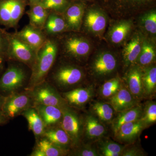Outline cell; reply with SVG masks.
Here are the masks:
<instances>
[{
  "mask_svg": "<svg viewBox=\"0 0 156 156\" xmlns=\"http://www.w3.org/2000/svg\"><path fill=\"white\" fill-rule=\"evenodd\" d=\"M58 42L53 37H48L46 41L37 51L34 64L31 69V74L24 90L32 88L45 80L55 64L58 53Z\"/></svg>",
  "mask_w": 156,
  "mask_h": 156,
  "instance_id": "6da1fadb",
  "label": "cell"
},
{
  "mask_svg": "<svg viewBox=\"0 0 156 156\" xmlns=\"http://www.w3.org/2000/svg\"><path fill=\"white\" fill-rule=\"evenodd\" d=\"M9 66L0 77V94L8 95L20 92L28 83L31 71L25 65L15 61H8Z\"/></svg>",
  "mask_w": 156,
  "mask_h": 156,
  "instance_id": "7a4b0ae2",
  "label": "cell"
},
{
  "mask_svg": "<svg viewBox=\"0 0 156 156\" xmlns=\"http://www.w3.org/2000/svg\"><path fill=\"white\" fill-rule=\"evenodd\" d=\"M83 77V73L80 67L74 65L63 64L52 68L46 80L57 89L71 90L80 83Z\"/></svg>",
  "mask_w": 156,
  "mask_h": 156,
  "instance_id": "3957f363",
  "label": "cell"
},
{
  "mask_svg": "<svg viewBox=\"0 0 156 156\" xmlns=\"http://www.w3.org/2000/svg\"><path fill=\"white\" fill-rule=\"evenodd\" d=\"M6 36L8 47L6 60L21 62L31 69L36 59L37 50L20 38L15 33L7 31Z\"/></svg>",
  "mask_w": 156,
  "mask_h": 156,
  "instance_id": "277c9868",
  "label": "cell"
},
{
  "mask_svg": "<svg viewBox=\"0 0 156 156\" xmlns=\"http://www.w3.org/2000/svg\"><path fill=\"white\" fill-rule=\"evenodd\" d=\"M24 91L32 98L34 104L52 105L61 109L68 105L58 89L47 80Z\"/></svg>",
  "mask_w": 156,
  "mask_h": 156,
  "instance_id": "5b68a950",
  "label": "cell"
},
{
  "mask_svg": "<svg viewBox=\"0 0 156 156\" xmlns=\"http://www.w3.org/2000/svg\"><path fill=\"white\" fill-rule=\"evenodd\" d=\"M27 5L29 0H0V25L16 29Z\"/></svg>",
  "mask_w": 156,
  "mask_h": 156,
  "instance_id": "8992f818",
  "label": "cell"
},
{
  "mask_svg": "<svg viewBox=\"0 0 156 156\" xmlns=\"http://www.w3.org/2000/svg\"><path fill=\"white\" fill-rule=\"evenodd\" d=\"M61 110L62 119L60 126L69 136L73 149L80 144L83 134V122L78 113L68 105Z\"/></svg>",
  "mask_w": 156,
  "mask_h": 156,
  "instance_id": "52a82bcc",
  "label": "cell"
},
{
  "mask_svg": "<svg viewBox=\"0 0 156 156\" xmlns=\"http://www.w3.org/2000/svg\"><path fill=\"white\" fill-rule=\"evenodd\" d=\"M34 105L33 100L25 91L16 92L5 96L1 110L10 120L20 115L24 111Z\"/></svg>",
  "mask_w": 156,
  "mask_h": 156,
  "instance_id": "ba28073f",
  "label": "cell"
},
{
  "mask_svg": "<svg viewBox=\"0 0 156 156\" xmlns=\"http://www.w3.org/2000/svg\"><path fill=\"white\" fill-rule=\"evenodd\" d=\"M145 128V125L140 119L125 123L115 133V137L120 142L131 143L137 139Z\"/></svg>",
  "mask_w": 156,
  "mask_h": 156,
  "instance_id": "9c48e42d",
  "label": "cell"
},
{
  "mask_svg": "<svg viewBox=\"0 0 156 156\" xmlns=\"http://www.w3.org/2000/svg\"><path fill=\"white\" fill-rule=\"evenodd\" d=\"M15 34L32 48L37 50L48 38L42 30L34 27L29 24L21 30L15 32Z\"/></svg>",
  "mask_w": 156,
  "mask_h": 156,
  "instance_id": "30bf717a",
  "label": "cell"
},
{
  "mask_svg": "<svg viewBox=\"0 0 156 156\" xmlns=\"http://www.w3.org/2000/svg\"><path fill=\"white\" fill-rule=\"evenodd\" d=\"M138 100L136 99L127 89L126 86L121 85L118 92L109 98L108 103L117 112L124 111L137 105Z\"/></svg>",
  "mask_w": 156,
  "mask_h": 156,
  "instance_id": "8fae6325",
  "label": "cell"
},
{
  "mask_svg": "<svg viewBox=\"0 0 156 156\" xmlns=\"http://www.w3.org/2000/svg\"><path fill=\"white\" fill-rule=\"evenodd\" d=\"M101 5L115 10H137L152 5L155 0H97Z\"/></svg>",
  "mask_w": 156,
  "mask_h": 156,
  "instance_id": "7c38bea8",
  "label": "cell"
},
{
  "mask_svg": "<svg viewBox=\"0 0 156 156\" xmlns=\"http://www.w3.org/2000/svg\"><path fill=\"white\" fill-rule=\"evenodd\" d=\"M64 51L70 57L79 59L87 55L90 50L89 43L82 38L73 36L63 42Z\"/></svg>",
  "mask_w": 156,
  "mask_h": 156,
  "instance_id": "4fadbf2b",
  "label": "cell"
},
{
  "mask_svg": "<svg viewBox=\"0 0 156 156\" xmlns=\"http://www.w3.org/2000/svg\"><path fill=\"white\" fill-rule=\"evenodd\" d=\"M43 120L45 128L60 126L62 119L61 109L57 107L41 104H34Z\"/></svg>",
  "mask_w": 156,
  "mask_h": 156,
  "instance_id": "5bb4252c",
  "label": "cell"
},
{
  "mask_svg": "<svg viewBox=\"0 0 156 156\" xmlns=\"http://www.w3.org/2000/svg\"><path fill=\"white\" fill-rule=\"evenodd\" d=\"M61 95L69 106L79 108L83 106L91 99L92 91L90 88L80 87L62 92Z\"/></svg>",
  "mask_w": 156,
  "mask_h": 156,
  "instance_id": "9a60e30c",
  "label": "cell"
},
{
  "mask_svg": "<svg viewBox=\"0 0 156 156\" xmlns=\"http://www.w3.org/2000/svg\"><path fill=\"white\" fill-rule=\"evenodd\" d=\"M85 7V5L82 2H71L63 13L67 29L79 30L80 28Z\"/></svg>",
  "mask_w": 156,
  "mask_h": 156,
  "instance_id": "2e32d148",
  "label": "cell"
},
{
  "mask_svg": "<svg viewBox=\"0 0 156 156\" xmlns=\"http://www.w3.org/2000/svg\"><path fill=\"white\" fill-rule=\"evenodd\" d=\"M43 136L56 146L69 152L72 149L69 136L60 126L46 128Z\"/></svg>",
  "mask_w": 156,
  "mask_h": 156,
  "instance_id": "e0dca14e",
  "label": "cell"
},
{
  "mask_svg": "<svg viewBox=\"0 0 156 156\" xmlns=\"http://www.w3.org/2000/svg\"><path fill=\"white\" fill-rule=\"evenodd\" d=\"M142 77V71L137 66L131 68L126 76V87L137 100L144 96Z\"/></svg>",
  "mask_w": 156,
  "mask_h": 156,
  "instance_id": "ac0fdd59",
  "label": "cell"
},
{
  "mask_svg": "<svg viewBox=\"0 0 156 156\" xmlns=\"http://www.w3.org/2000/svg\"><path fill=\"white\" fill-rule=\"evenodd\" d=\"M69 152L53 144L46 137L42 136L36 140V144L30 156H64Z\"/></svg>",
  "mask_w": 156,
  "mask_h": 156,
  "instance_id": "d6986e66",
  "label": "cell"
},
{
  "mask_svg": "<svg viewBox=\"0 0 156 156\" xmlns=\"http://www.w3.org/2000/svg\"><path fill=\"white\" fill-rule=\"evenodd\" d=\"M20 115L27 120L29 130L32 131L36 140L43 136L46 128L43 120L34 107H31L24 111Z\"/></svg>",
  "mask_w": 156,
  "mask_h": 156,
  "instance_id": "ffe728a7",
  "label": "cell"
},
{
  "mask_svg": "<svg viewBox=\"0 0 156 156\" xmlns=\"http://www.w3.org/2000/svg\"><path fill=\"white\" fill-rule=\"evenodd\" d=\"M106 129L95 115H89L83 122V133L90 140L99 139L105 134Z\"/></svg>",
  "mask_w": 156,
  "mask_h": 156,
  "instance_id": "44dd1931",
  "label": "cell"
},
{
  "mask_svg": "<svg viewBox=\"0 0 156 156\" xmlns=\"http://www.w3.org/2000/svg\"><path fill=\"white\" fill-rule=\"evenodd\" d=\"M61 14L50 12L46 20L43 31L48 37H53L67 29L64 17Z\"/></svg>",
  "mask_w": 156,
  "mask_h": 156,
  "instance_id": "7402d4cb",
  "label": "cell"
},
{
  "mask_svg": "<svg viewBox=\"0 0 156 156\" xmlns=\"http://www.w3.org/2000/svg\"><path fill=\"white\" fill-rule=\"evenodd\" d=\"M142 107L139 105L124 111L119 114L112 121V128L114 134L122 125L140 119L143 113Z\"/></svg>",
  "mask_w": 156,
  "mask_h": 156,
  "instance_id": "603a6c76",
  "label": "cell"
},
{
  "mask_svg": "<svg viewBox=\"0 0 156 156\" xmlns=\"http://www.w3.org/2000/svg\"><path fill=\"white\" fill-rule=\"evenodd\" d=\"M29 10L26 11L29 18V24L43 30L50 11L45 9L41 3L30 5Z\"/></svg>",
  "mask_w": 156,
  "mask_h": 156,
  "instance_id": "cb8c5ba5",
  "label": "cell"
},
{
  "mask_svg": "<svg viewBox=\"0 0 156 156\" xmlns=\"http://www.w3.org/2000/svg\"><path fill=\"white\" fill-rule=\"evenodd\" d=\"M117 65V61L111 53H102L95 59L93 68L98 75H105L114 70Z\"/></svg>",
  "mask_w": 156,
  "mask_h": 156,
  "instance_id": "d4e9b609",
  "label": "cell"
},
{
  "mask_svg": "<svg viewBox=\"0 0 156 156\" xmlns=\"http://www.w3.org/2000/svg\"><path fill=\"white\" fill-rule=\"evenodd\" d=\"M85 22L89 29L95 33L102 31L106 24V18L103 13L95 9H91L87 12Z\"/></svg>",
  "mask_w": 156,
  "mask_h": 156,
  "instance_id": "484cf974",
  "label": "cell"
},
{
  "mask_svg": "<svg viewBox=\"0 0 156 156\" xmlns=\"http://www.w3.org/2000/svg\"><path fill=\"white\" fill-rule=\"evenodd\" d=\"M142 45L140 39L135 37L126 46L123 52V59L126 66L134 63L141 52Z\"/></svg>",
  "mask_w": 156,
  "mask_h": 156,
  "instance_id": "4316f807",
  "label": "cell"
},
{
  "mask_svg": "<svg viewBox=\"0 0 156 156\" xmlns=\"http://www.w3.org/2000/svg\"><path fill=\"white\" fill-rule=\"evenodd\" d=\"M142 83L144 96L151 97L156 90V68L152 66L142 71Z\"/></svg>",
  "mask_w": 156,
  "mask_h": 156,
  "instance_id": "83f0119b",
  "label": "cell"
},
{
  "mask_svg": "<svg viewBox=\"0 0 156 156\" xmlns=\"http://www.w3.org/2000/svg\"><path fill=\"white\" fill-rule=\"evenodd\" d=\"M92 108L95 115L102 122L110 123L113 119L115 111L108 103L95 101Z\"/></svg>",
  "mask_w": 156,
  "mask_h": 156,
  "instance_id": "f1b7e54d",
  "label": "cell"
},
{
  "mask_svg": "<svg viewBox=\"0 0 156 156\" xmlns=\"http://www.w3.org/2000/svg\"><path fill=\"white\" fill-rule=\"evenodd\" d=\"M131 29V24L128 22H122L117 24L111 33V40L114 44L121 43L127 35Z\"/></svg>",
  "mask_w": 156,
  "mask_h": 156,
  "instance_id": "f546056e",
  "label": "cell"
},
{
  "mask_svg": "<svg viewBox=\"0 0 156 156\" xmlns=\"http://www.w3.org/2000/svg\"><path fill=\"white\" fill-rule=\"evenodd\" d=\"M146 127L154 124L156 122V104L155 101H148L143 110L140 119Z\"/></svg>",
  "mask_w": 156,
  "mask_h": 156,
  "instance_id": "4dcf8cb0",
  "label": "cell"
},
{
  "mask_svg": "<svg viewBox=\"0 0 156 156\" xmlns=\"http://www.w3.org/2000/svg\"><path fill=\"white\" fill-rule=\"evenodd\" d=\"M42 5L50 11L63 14L70 4L69 0H42Z\"/></svg>",
  "mask_w": 156,
  "mask_h": 156,
  "instance_id": "1f68e13d",
  "label": "cell"
},
{
  "mask_svg": "<svg viewBox=\"0 0 156 156\" xmlns=\"http://www.w3.org/2000/svg\"><path fill=\"white\" fill-rule=\"evenodd\" d=\"M155 57V52L151 45L144 42L142 45L141 52L138 57L140 64L146 66L151 64Z\"/></svg>",
  "mask_w": 156,
  "mask_h": 156,
  "instance_id": "d6a6232c",
  "label": "cell"
},
{
  "mask_svg": "<svg viewBox=\"0 0 156 156\" xmlns=\"http://www.w3.org/2000/svg\"><path fill=\"white\" fill-rule=\"evenodd\" d=\"M121 82L118 78H114L107 81L103 84L100 89L101 96L109 98L114 95L121 87Z\"/></svg>",
  "mask_w": 156,
  "mask_h": 156,
  "instance_id": "836d02e7",
  "label": "cell"
},
{
  "mask_svg": "<svg viewBox=\"0 0 156 156\" xmlns=\"http://www.w3.org/2000/svg\"><path fill=\"white\" fill-rule=\"evenodd\" d=\"M72 153L70 152V155L76 156H100L99 151L94 147L91 145L78 146L73 149Z\"/></svg>",
  "mask_w": 156,
  "mask_h": 156,
  "instance_id": "e575fe53",
  "label": "cell"
},
{
  "mask_svg": "<svg viewBox=\"0 0 156 156\" xmlns=\"http://www.w3.org/2000/svg\"><path fill=\"white\" fill-rule=\"evenodd\" d=\"M144 27L147 31L153 34L156 33V13L155 11H151L144 18Z\"/></svg>",
  "mask_w": 156,
  "mask_h": 156,
  "instance_id": "d590c367",
  "label": "cell"
},
{
  "mask_svg": "<svg viewBox=\"0 0 156 156\" xmlns=\"http://www.w3.org/2000/svg\"><path fill=\"white\" fill-rule=\"evenodd\" d=\"M126 147V146L121 145L117 143L109 141V140L101 141L99 143V146L100 150H105L121 154H122L123 150Z\"/></svg>",
  "mask_w": 156,
  "mask_h": 156,
  "instance_id": "8d00e7d4",
  "label": "cell"
},
{
  "mask_svg": "<svg viewBox=\"0 0 156 156\" xmlns=\"http://www.w3.org/2000/svg\"><path fill=\"white\" fill-rule=\"evenodd\" d=\"M6 33L7 31L5 30L0 28V56L5 58L8 47Z\"/></svg>",
  "mask_w": 156,
  "mask_h": 156,
  "instance_id": "74e56055",
  "label": "cell"
},
{
  "mask_svg": "<svg viewBox=\"0 0 156 156\" xmlns=\"http://www.w3.org/2000/svg\"><path fill=\"white\" fill-rule=\"evenodd\" d=\"M144 155L142 151L137 147L125 148L122 154L123 156H140Z\"/></svg>",
  "mask_w": 156,
  "mask_h": 156,
  "instance_id": "f35d334b",
  "label": "cell"
},
{
  "mask_svg": "<svg viewBox=\"0 0 156 156\" xmlns=\"http://www.w3.org/2000/svg\"><path fill=\"white\" fill-rule=\"evenodd\" d=\"M100 151V154L103 156H120L122 155V154L119 153L113 152L105 150H101Z\"/></svg>",
  "mask_w": 156,
  "mask_h": 156,
  "instance_id": "ab89813d",
  "label": "cell"
},
{
  "mask_svg": "<svg viewBox=\"0 0 156 156\" xmlns=\"http://www.w3.org/2000/svg\"><path fill=\"white\" fill-rule=\"evenodd\" d=\"M9 119L3 114L2 111L0 109V126L5 125L8 122Z\"/></svg>",
  "mask_w": 156,
  "mask_h": 156,
  "instance_id": "60d3db41",
  "label": "cell"
},
{
  "mask_svg": "<svg viewBox=\"0 0 156 156\" xmlns=\"http://www.w3.org/2000/svg\"><path fill=\"white\" fill-rule=\"evenodd\" d=\"M6 61L5 58L0 56V74L2 72L5 66V62Z\"/></svg>",
  "mask_w": 156,
  "mask_h": 156,
  "instance_id": "b9f144b4",
  "label": "cell"
},
{
  "mask_svg": "<svg viewBox=\"0 0 156 156\" xmlns=\"http://www.w3.org/2000/svg\"><path fill=\"white\" fill-rule=\"evenodd\" d=\"M5 96L0 94V109L1 110L2 107V106L3 102L5 100Z\"/></svg>",
  "mask_w": 156,
  "mask_h": 156,
  "instance_id": "7bdbcfd3",
  "label": "cell"
},
{
  "mask_svg": "<svg viewBox=\"0 0 156 156\" xmlns=\"http://www.w3.org/2000/svg\"><path fill=\"white\" fill-rule=\"evenodd\" d=\"M42 0H29V5L32 4H36V3H41Z\"/></svg>",
  "mask_w": 156,
  "mask_h": 156,
  "instance_id": "ee69618b",
  "label": "cell"
},
{
  "mask_svg": "<svg viewBox=\"0 0 156 156\" xmlns=\"http://www.w3.org/2000/svg\"><path fill=\"white\" fill-rule=\"evenodd\" d=\"M76 1H82V2H83V1H90V0H76Z\"/></svg>",
  "mask_w": 156,
  "mask_h": 156,
  "instance_id": "f6af8a7d",
  "label": "cell"
}]
</instances>
